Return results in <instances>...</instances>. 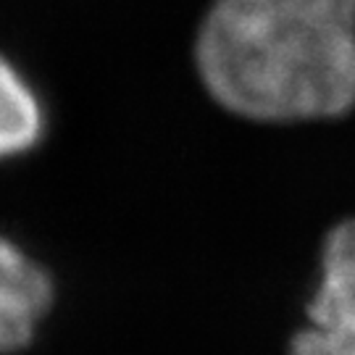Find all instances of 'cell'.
I'll list each match as a JSON object with an SVG mask.
<instances>
[{
  "label": "cell",
  "mask_w": 355,
  "mask_h": 355,
  "mask_svg": "<svg viewBox=\"0 0 355 355\" xmlns=\"http://www.w3.org/2000/svg\"><path fill=\"white\" fill-rule=\"evenodd\" d=\"M195 64L229 114L292 124L355 108V0H214Z\"/></svg>",
  "instance_id": "obj_1"
},
{
  "label": "cell",
  "mask_w": 355,
  "mask_h": 355,
  "mask_svg": "<svg viewBox=\"0 0 355 355\" xmlns=\"http://www.w3.org/2000/svg\"><path fill=\"white\" fill-rule=\"evenodd\" d=\"M308 321L287 355H355V218L340 221L324 240L321 284Z\"/></svg>",
  "instance_id": "obj_2"
},
{
  "label": "cell",
  "mask_w": 355,
  "mask_h": 355,
  "mask_svg": "<svg viewBox=\"0 0 355 355\" xmlns=\"http://www.w3.org/2000/svg\"><path fill=\"white\" fill-rule=\"evenodd\" d=\"M53 279L16 242L0 237V355L35 340L53 305Z\"/></svg>",
  "instance_id": "obj_3"
},
{
  "label": "cell",
  "mask_w": 355,
  "mask_h": 355,
  "mask_svg": "<svg viewBox=\"0 0 355 355\" xmlns=\"http://www.w3.org/2000/svg\"><path fill=\"white\" fill-rule=\"evenodd\" d=\"M45 135V111L35 87L0 55V161L32 150Z\"/></svg>",
  "instance_id": "obj_4"
}]
</instances>
